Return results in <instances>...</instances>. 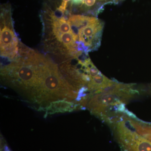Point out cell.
<instances>
[{
    "instance_id": "obj_1",
    "label": "cell",
    "mask_w": 151,
    "mask_h": 151,
    "mask_svg": "<svg viewBox=\"0 0 151 151\" xmlns=\"http://www.w3.org/2000/svg\"><path fill=\"white\" fill-rule=\"evenodd\" d=\"M116 134L123 151H151L150 141L132 131L126 123L116 125Z\"/></svg>"
},
{
    "instance_id": "obj_2",
    "label": "cell",
    "mask_w": 151,
    "mask_h": 151,
    "mask_svg": "<svg viewBox=\"0 0 151 151\" xmlns=\"http://www.w3.org/2000/svg\"><path fill=\"white\" fill-rule=\"evenodd\" d=\"M1 55L9 59H14L19 52V40L14 32L12 22L1 16Z\"/></svg>"
},
{
    "instance_id": "obj_3",
    "label": "cell",
    "mask_w": 151,
    "mask_h": 151,
    "mask_svg": "<svg viewBox=\"0 0 151 151\" xmlns=\"http://www.w3.org/2000/svg\"><path fill=\"white\" fill-rule=\"evenodd\" d=\"M83 108L78 103H73L66 100H60L50 103L44 109L46 115L57 113H63L78 110Z\"/></svg>"
},
{
    "instance_id": "obj_4",
    "label": "cell",
    "mask_w": 151,
    "mask_h": 151,
    "mask_svg": "<svg viewBox=\"0 0 151 151\" xmlns=\"http://www.w3.org/2000/svg\"><path fill=\"white\" fill-rule=\"evenodd\" d=\"M97 20L98 19L94 17L74 15L69 17L68 21L71 27L72 32L77 39L78 30L96 22Z\"/></svg>"
},
{
    "instance_id": "obj_5",
    "label": "cell",
    "mask_w": 151,
    "mask_h": 151,
    "mask_svg": "<svg viewBox=\"0 0 151 151\" xmlns=\"http://www.w3.org/2000/svg\"><path fill=\"white\" fill-rule=\"evenodd\" d=\"M114 81L110 80L100 72L98 75L91 79L87 85V87L92 94L99 90L105 89L111 86Z\"/></svg>"
},
{
    "instance_id": "obj_6",
    "label": "cell",
    "mask_w": 151,
    "mask_h": 151,
    "mask_svg": "<svg viewBox=\"0 0 151 151\" xmlns=\"http://www.w3.org/2000/svg\"><path fill=\"white\" fill-rule=\"evenodd\" d=\"M100 71L94 66V64L91 65L89 68V73L91 79L100 73Z\"/></svg>"
},
{
    "instance_id": "obj_7",
    "label": "cell",
    "mask_w": 151,
    "mask_h": 151,
    "mask_svg": "<svg viewBox=\"0 0 151 151\" xmlns=\"http://www.w3.org/2000/svg\"><path fill=\"white\" fill-rule=\"evenodd\" d=\"M83 0H72V3L76 5H79L81 4L82 5Z\"/></svg>"
},
{
    "instance_id": "obj_8",
    "label": "cell",
    "mask_w": 151,
    "mask_h": 151,
    "mask_svg": "<svg viewBox=\"0 0 151 151\" xmlns=\"http://www.w3.org/2000/svg\"><path fill=\"white\" fill-rule=\"evenodd\" d=\"M144 126V128L147 131L151 133V127H147V126Z\"/></svg>"
},
{
    "instance_id": "obj_9",
    "label": "cell",
    "mask_w": 151,
    "mask_h": 151,
    "mask_svg": "<svg viewBox=\"0 0 151 151\" xmlns=\"http://www.w3.org/2000/svg\"><path fill=\"white\" fill-rule=\"evenodd\" d=\"M70 0H63V1L64 2H65L68 3V1H70Z\"/></svg>"
}]
</instances>
